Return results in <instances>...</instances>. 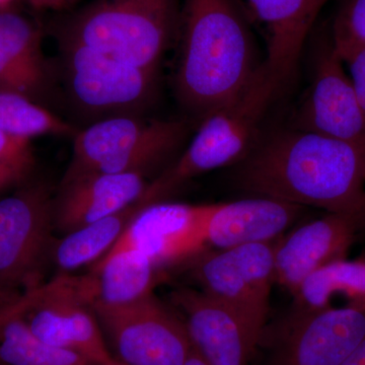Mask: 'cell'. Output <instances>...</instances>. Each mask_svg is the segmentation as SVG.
<instances>
[{
    "label": "cell",
    "mask_w": 365,
    "mask_h": 365,
    "mask_svg": "<svg viewBox=\"0 0 365 365\" xmlns=\"http://www.w3.org/2000/svg\"><path fill=\"white\" fill-rule=\"evenodd\" d=\"M237 165L242 191L365 222V143L287 129L259 139Z\"/></svg>",
    "instance_id": "obj_1"
},
{
    "label": "cell",
    "mask_w": 365,
    "mask_h": 365,
    "mask_svg": "<svg viewBox=\"0 0 365 365\" xmlns=\"http://www.w3.org/2000/svg\"><path fill=\"white\" fill-rule=\"evenodd\" d=\"M181 40L177 95L201 120L239 98L264 63L232 0H186Z\"/></svg>",
    "instance_id": "obj_2"
},
{
    "label": "cell",
    "mask_w": 365,
    "mask_h": 365,
    "mask_svg": "<svg viewBox=\"0 0 365 365\" xmlns=\"http://www.w3.org/2000/svg\"><path fill=\"white\" fill-rule=\"evenodd\" d=\"M281 90L263 63L253 83L239 98L202 119L187 150L148 182L139 204L162 202L190 180L241 162L260 139L262 122Z\"/></svg>",
    "instance_id": "obj_3"
},
{
    "label": "cell",
    "mask_w": 365,
    "mask_h": 365,
    "mask_svg": "<svg viewBox=\"0 0 365 365\" xmlns=\"http://www.w3.org/2000/svg\"><path fill=\"white\" fill-rule=\"evenodd\" d=\"M177 14V0H95L64 24L59 41L158 71L174 37Z\"/></svg>",
    "instance_id": "obj_4"
},
{
    "label": "cell",
    "mask_w": 365,
    "mask_h": 365,
    "mask_svg": "<svg viewBox=\"0 0 365 365\" xmlns=\"http://www.w3.org/2000/svg\"><path fill=\"white\" fill-rule=\"evenodd\" d=\"M187 132L188 124L181 120L105 118L73 137L71 163L61 182L93 173L146 175L177 150Z\"/></svg>",
    "instance_id": "obj_5"
},
{
    "label": "cell",
    "mask_w": 365,
    "mask_h": 365,
    "mask_svg": "<svg viewBox=\"0 0 365 365\" xmlns=\"http://www.w3.org/2000/svg\"><path fill=\"white\" fill-rule=\"evenodd\" d=\"M95 300L93 274L62 275L4 306L0 322L18 317L41 340L102 365L114 357L93 313Z\"/></svg>",
    "instance_id": "obj_6"
},
{
    "label": "cell",
    "mask_w": 365,
    "mask_h": 365,
    "mask_svg": "<svg viewBox=\"0 0 365 365\" xmlns=\"http://www.w3.org/2000/svg\"><path fill=\"white\" fill-rule=\"evenodd\" d=\"M51 192L34 182L0 199V302L4 306L43 284L54 232Z\"/></svg>",
    "instance_id": "obj_7"
},
{
    "label": "cell",
    "mask_w": 365,
    "mask_h": 365,
    "mask_svg": "<svg viewBox=\"0 0 365 365\" xmlns=\"http://www.w3.org/2000/svg\"><path fill=\"white\" fill-rule=\"evenodd\" d=\"M275 244L206 249L190 259V273L201 290L234 312L257 346L263 336L271 290L276 283Z\"/></svg>",
    "instance_id": "obj_8"
},
{
    "label": "cell",
    "mask_w": 365,
    "mask_h": 365,
    "mask_svg": "<svg viewBox=\"0 0 365 365\" xmlns=\"http://www.w3.org/2000/svg\"><path fill=\"white\" fill-rule=\"evenodd\" d=\"M118 360L128 365H184L192 346L182 319L155 294L121 306L93 304Z\"/></svg>",
    "instance_id": "obj_9"
},
{
    "label": "cell",
    "mask_w": 365,
    "mask_h": 365,
    "mask_svg": "<svg viewBox=\"0 0 365 365\" xmlns=\"http://www.w3.org/2000/svg\"><path fill=\"white\" fill-rule=\"evenodd\" d=\"M60 47L69 93L85 111L122 116L153 100L158 71L132 66L78 43L60 41Z\"/></svg>",
    "instance_id": "obj_10"
},
{
    "label": "cell",
    "mask_w": 365,
    "mask_h": 365,
    "mask_svg": "<svg viewBox=\"0 0 365 365\" xmlns=\"http://www.w3.org/2000/svg\"><path fill=\"white\" fill-rule=\"evenodd\" d=\"M294 128L365 143V116L332 38L314 52L311 83L294 113Z\"/></svg>",
    "instance_id": "obj_11"
},
{
    "label": "cell",
    "mask_w": 365,
    "mask_h": 365,
    "mask_svg": "<svg viewBox=\"0 0 365 365\" xmlns=\"http://www.w3.org/2000/svg\"><path fill=\"white\" fill-rule=\"evenodd\" d=\"M211 204L157 202L143 206L107 254L133 250L160 270L187 262L206 250Z\"/></svg>",
    "instance_id": "obj_12"
},
{
    "label": "cell",
    "mask_w": 365,
    "mask_h": 365,
    "mask_svg": "<svg viewBox=\"0 0 365 365\" xmlns=\"http://www.w3.org/2000/svg\"><path fill=\"white\" fill-rule=\"evenodd\" d=\"M364 337L365 309L290 313L271 365H341Z\"/></svg>",
    "instance_id": "obj_13"
},
{
    "label": "cell",
    "mask_w": 365,
    "mask_h": 365,
    "mask_svg": "<svg viewBox=\"0 0 365 365\" xmlns=\"http://www.w3.org/2000/svg\"><path fill=\"white\" fill-rule=\"evenodd\" d=\"M364 227L355 216L327 212L279 237L274 251L276 282L294 294L314 271L346 259Z\"/></svg>",
    "instance_id": "obj_14"
},
{
    "label": "cell",
    "mask_w": 365,
    "mask_h": 365,
    "mask_svg": "<svg viewBox=\"0 0 365 365\" xmlns=\"http://www.w3.org/2000/svg\"><path fill=\"white\" fill-rule=\"evenodd\" d=\"M170 297L192 346L209 365H249L257 345L234 312L202 290L180 287Z\"/></svg>",
    "instance_id": "obj_15"
},
{
    "label": "cell",
    "mask_w": 365,
    "mask_h": 365,
    "mask_svg": "<svg viewBox=\"0 0 365 365\" xmlns=\"http://www.w3.org/2000/svg\"><path fill=\"white\" fill-rule=\"evenodd\" d=\"M148 185L140 173H93L61 182L53 203L55 230L66 235L116 215L139 203Z\"/></svg>",
    "instance_id": "obj_16"
},
{
    "label": "cell",
    "mask_w": 365,
    "mask_h": 365,
    "mask_svg": "<svg viewBox=\"0 0 365 365\" xmlns=\"http://www.w3.org/2000/svg\"><path fill=\"white\" fill-rule=\"evenodd\" d=\"M304 209L262 196L211 204L206 225V247L227 250L275 241L297 222Z\"/></svg>",
    "instance_id": "obj_17"
},
{
    "label": "cell",
    "mask_w": 365,
    "mask_h": 365,
    "mask_svg": "<svg viewBox=\"0 0 365 365\" xmlns=\"http://www.w3.org/2000/svg\"><path fill=\"white\" fill-rule=\"evenodd\" d=\"M329 0H244L263 29L267 43L264 60L284 88L294 78L300 55L319 11Z\"/></svg>",
    "instance_id": "obj_18"
},
{
    "label": "cell",
    "mask_w": 365,
    "mask_h": 365,
    "mask_svg": "<svg viewBox=\"0 0 365 365\" xmlns=\"http://www.w3.org/2000/svg\"><path fill=\"white\" fill-rule=\"evenodd\" d=\"M47 79L40 31L21 14L0 11V88L32 98Z\"/></svg>",
    "instance_id": "obj_19"
},
{
    "label": "cell",
    "mask_w": 365,
    "mask_h": 365,
    "mask_svg": "<svg viewBox=\"0 0 365 365\" xmlns=\"http://www.w3.org/2000/svg\"><path fill=\"white\" fill-rule=\"evenodd\" d=\"M292 314L337 307L365 309V260L335 261L314 271L294 292Z\"/></svg>",
    "instance_id": "obj_20"
},
{
    "label": "cell",
    "mask_w": 365,
    "mask_h": 365,
    "mask_svg": "<svg viewBox=\"0 0 365 365\" xmlns=\"http://www.w3.org/2000/svg\"><path fill=\"white\" fill-rule=\"evenodd\" d=\"M160 271L148 257L133 250L106 254L91 265L95 302L121 306L143 299L153 294Z\"/></svg>",
    "instance_id": "obj_21"
},
{
    "label": "cell",
    "mask_w": 365,
    "mask_h": 365,
    "mask_svg": "<svg viewBox=\"0 0 365 365\" xmlns=\"http://www.w3.org/2000/svg\"><path fill=\"white\" fill-rule=\"evenodd\" d=\"M139 203L90 225L72 230L54 241L51 260L61 272H71L93 264L105 256L116 244L125 228L137 215Z\"/></svg>",
    "instance_id": "obj_22"
},
{
    "label": "cell",
    "mask_w": 365,
    "mask_h": 365,
    "mask_svg": "<svg viewBox=\"0 0 365 365\" xmlns=\"http://www.w3.org/2000/svg\"><path fill=\"white\" fill-rule=\"evenodd\" d=\"M0 364L2 365H98L78 353L41 340L23 319L0 322Z\"/></svg>",
    "instance_id": "obj_23"
},
{
    "label": "cell",
    "mask_w": 365,
    "mask_h": 365,
    "mask_svg": "<svg viewBox=\"0 0 365 365\" xmlns=\"http://www.w3.org/2000/svg\"><path fill=\"white\" fill-rule=\"evenodd\" d=\"M0 129L32 139L39 135L72 137L78 130L61 118L36 104L32 98L0 88Z\"/></svg>",
    "instance_id": "obj_24"
},
{
    "label": "cell",
    "mask_w": 365,
    "mask_h": 365,
    "mask_svg": "<svg viewBox=\"0 0 365 365\" xmlns=\"http://www.w3.org/2000/svg\"><path fill=\"white\" fill-rule=\"evenodd\" d=\"M332 38L334 47L342 59L365 116V44Z\"/></svg>",
    "instance_id": "obj_25"
},
{
    "label": "cell",
    "mask_w": 365,
    "mask_h": 365,
    "mask_svg": "<svg viewBox=\"0 0 365 365\" xmlns=\"http://www.w3.org/2000/svg\"><path fill=\"white\" fill-rule=\"evenodd\" d=\"M332 37L365 44V0H344L333 25Z\"/></svg>",
    "instance_id": "obj_26"
},
{
    "label": "cell",
    "mask_w": 365,
    "mask_h": 365,
    "mask_svg": "<svg viewBox=\"0 0 365 365\" xmlns=\"http://www.w3.org/2000/svg\"><path fill=\"white\" fill-rule=\"evenodd\" d=\"M35 165L31 139L0 129V165L11 168L28 176Z\"/></svg>",
    "instance_id": "obj_27"
},
{
    "label": "cell",
    "mask_w": 365,
    "mask_h": 365,
    "mask_svg": "<svg viewBox=\"0 0 365 365\" xmlns=\"http://www.w3.org/2000/svg\"><path fill=\"white\" fill-rule=\"evenodd\" d=\"M26 177L28 176L24 173L11 169V168L0 165V192L9 188V187L20 184V182L25 181Z\"/></svg>",
    "instance_id": "obj_28"
},
{
    "label": "cell",
    "mask_w": 365,
    "mask_h": 365,
    "mask_svg": "<svg viewBox=\"0 0 365 365\" xmlns=\"http://www.w3.org/2000/svg\"><path fill=\"white\" fill-rule=\"evenodd\" d=\"M341 365H365V337Z\"/></svg>",
    "instance_id": "obj_29"
},
{
    "label": "cell",
    "mask_w": 365,
    "mask_h": 365,
    "mask_svg": "<svg viewBox=\"0 0 365 365\" xmlns=\"http://www.w3.org/2000/svg\"><path fill=\"white\" fill-rule=\"evenodd\" d=\"M30 1L39 9H60L72 4L76 0H30Z\"/></svg>",
    "instance_id": "obj_30"
},
{
    "label": "cell",
    "mask_w": 365,
    "mask_h": 365,
    "mask_svg": "<svg viewBox=\"0 0 365 365\" xmlns=\"http://www.w3.org/2000/svg\"><path fill=\"white\" fill-rule=\"evenodd\" d=\"M184 365H209L207 362L202 359L200 354L196 351L194 348H192L191 352H190L188 359Z\"/></svg>",
    "instance_id": "obj_31"
},
{
    "label": "cell",
    "mask_w": 365,
    "mask_h": 365,
    "mask_svg": "<svg viewBox=\"0 0 365 365\" xmlns=\"http://www.w3.org/2000/svg\"><path fill=\"white\" fill-rule=\"evenodd\" d=\"M102 365H128V364H124V362L120 361V360H118L116 359H113L112 360H110L109 362H107V364H102Z\"/></svg>",
    "instance_id": "obj_32"
},
{
    "label": "cell",
    "mask_w": 365,
    "mask_h": 365,
    "mask_svg": "<svg viewBox=\"0 0 365 365\" xmlns=\"http://www.w3.org/2000/svg\"><path fill=\"white\" fill-rule=\"evenodd\" d=\"M11 1V0H0V6H6V4Z\"/></svg>",
    "instance_id": "obj_33"
},
{
    "label": "cell",
    "mask_w": 365,
    "mask_h": 365,
    "mask_svg": "<svg viewBox=\"0 0 365 365\" xmlns=\"http://www.w3.org/2000/svg\"><path fill=\"white\" fill-rule=\"evenodd\" d=\"M0 365H2L1 364H0Z\"/></svg>",
    "instance_id": "obj_34"
}]
</instances>
